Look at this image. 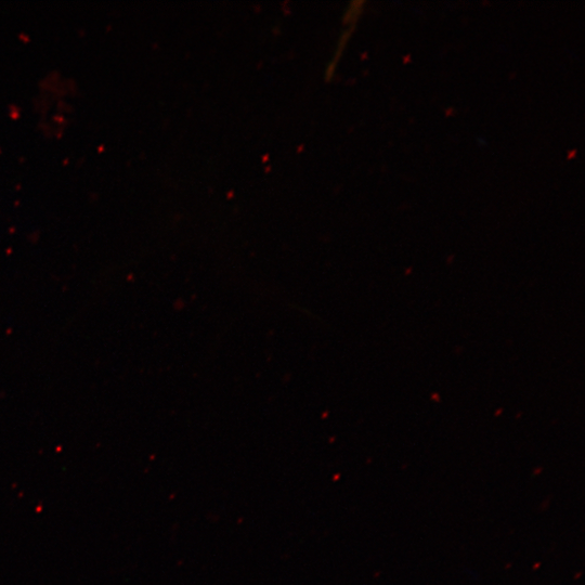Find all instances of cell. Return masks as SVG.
Wrapping results in <instances>:
<instances>
[]
</instances>
